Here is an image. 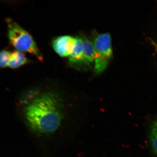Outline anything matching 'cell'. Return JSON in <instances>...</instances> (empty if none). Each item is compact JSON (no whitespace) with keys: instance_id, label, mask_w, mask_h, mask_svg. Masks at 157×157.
I'll return each mask as SVG.
<instances>
[{"instance_id":"obj_1","label":"cell","mask_w":157,"mask_h":157,"mask_svg":"<svg viewBox=\"0 0 157 157\" xmlns=\"http://www.w3.org/2000/svg\"><path fill=\"white\" fill-rule=\"evenodd\" d=\"M72 93L66 86L53 83L21 90L15 100V111L29 136L40 143L67 140L74 121Z\"/></svg>"},{"instance_id":"obj_6","label":"cell","mask_w":157,"mask_h":157,"mask_svg":"<svg viewBox=\"0 0 157 157\" xmlns=\"http://www.w3.org/2000/svg\"><path fill=\"white\" fill-rule=\"evenodd\" d=\"M83 41L84 49L82 63L89 65L95 60V52L94 45L93 43L88 39Z\"/></svg>"},{"instance_id":"obj_4","label":"cell","mask_w":157,"mask_h":157,"mask_svg":"<svg viewBox=\"0 0 157 157\" xmlns=\"http://www.w3.org/2000/svg\"><path fill=\"white\" fill-rule=\"evenodd\" d=\"M76 39L69 35L59 36L53 41V48L59 56L69 57L75 46Z\"/></svg>"},{"instance_id":"obj_3","label":"cell","mask_w":157,"mask_h":157,"mask_svg":"<svg viewBox=\"0 0 157 157\" xmlns=\"http://www.w3.org/2000/svg\"><path fill=\"white\" fill-rule=\"evenodd\" d=\"M93 44L95 52L94 71L99 75L106 69L113 56L110 35L106 33L98 35Z\"/></svg>"},{"instance_id":"obj_5","label":"cell","mask_w":157,"mask_h":157,"mask_svg":"<svg viewBox=\"0 0 157 157\" xmlns=\"http://www.w3.org/2000/svg\"><path fill=\"white\" fill-rule=\"evenodd\" d=\"M83 39L76 38L74 48L69 58V63L71 65L82 63L83 56Z\"/></svg>"},{"instance_id":"obj_7","label":"cell","mask_w":157,"mask_h":157,"mask_svg":"<svg viewBox=\"0 0 157 157\" xmlns=\"http://www.w3.org/2000/svg\"><path fill=\"white\" fill-rule=\"evenodd\" d=\"M28 60L21 52L15 51L11 53L8 63L9 67L15 68L28 62Z\"/></svg>"},{"instance_id":"obj_9","label":"cell","mask_w":157,"mask_h":157,"mask_svg":"<svg viewBox=\"0 0 157 157\" xmlns=\"http://www.w3.org/2000/svg\"><path fill=\"white\" fill-rule=\"evenodd\" d=\"M11 53L9 51L2 50L0 54V67L1 68L7 67L8 66V63L10 56Z\"/></svg>"},{"instance_id":"obj_2","label":"cell","mask_w":157,"mask_h":157,"mask_svg":"<svg viewBox=\"0 0 157 157\" xmlns=\"http://www.w3.org/2000/svg\"><path fill=\"white\" fill-rule=\"evenodd\" d=\"M7 23L8 36L13 46L17 51L29 53L42 61V54L31 35L14 21L9 19Z\"/></svg>"},{"instance_id":"obj_8","label":"cell","mask_w":157,"mask_h":157,"mask_svg":"<svg viewBox=\"0 0 157 157\" xmlns=\"http://www.w3.org/2000/svg\"><path fill=\"white\" fill-rule=\"evenodd\" d=\"M150 142L152 150L157 155V120L152 124L150 134Z\"/></svg>"}]
</instances>
